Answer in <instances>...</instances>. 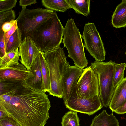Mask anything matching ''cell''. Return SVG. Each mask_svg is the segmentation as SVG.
Returning a JSON list of instances; mask_svg holds the SVG:
<instances>
[{"label": "cell", "mask_w": 126, "mask_h": 126, "mask_svg": "<svg viewBox=\"0 0 126 126\" xmlns=\"http://www.w3.org/2000/svg\"><path fill=\"white\" fill-rule=\"evenodd\" d=\"M24 86L8 102L1 106L21 126H44L49 118L51 104L48 95L45 92H37Z\"/></svg>", "instance_id": "obj_1"}, {"label": "cell", "mask_w": 126, "mask_h": 126, "mask_svg": "<svg viewBox=\"0 0 126 126\" xmlns=\"http://www.w3.org/2000/svg\"><path fill=\"white\" fill-rule=\"evenodd\" d=\"M64 28L57 13L31 32L30 36L40 50L45 53L60 46Z\"/></svg>", "instance_id": "obj_2"}, {"label": "cell", "mask_w": 126, "mask_h": 126, "mask_svg": "<svg viewBox=\"0 0 126 126\" xmlns=\"http://www.w3.org/2000/svg\"><path fill=\"white\" fill-rule=\"evenodd\" d=\"M43 54L50 74L51 90L48 93L54 97L62 98H63L62 78L70 65L64 51L60 46Z\"/></svg>", "instance_id": "obj_3"}, {"label": "cell", "mask_w": 126, "mask_h": 126, "mask_svg": "<svg viewBox=\"0 0 126 126\" xmlns=\"http://www.w3.org/2000/svg\"><path fill=\"white\" fill-rule=\"evenodd\" d=\"M63 34L62 42L67 49L68 57L73 60L75 66L83 69L87 66L88 63L85 53L82 36L73 19L67 20Z\"/></svg>", "instance_id": "obj_4"}, {"label": "cell", "mask_w": 126, "mask_h": 126, "mask_svg": "<svg viewBox=\"0 0 126 126\" xmlns=\"http://www.w3.org/2000/svg\"><path fill=\"white\" fill-rule=\"evenodd\" d=\"M115 61L94 62L91 66L98 75L99 97L103 107L109 106L115 88L113 85Z\"/></svg>", "instance_id": "obj_5"}, {"label": "cell", "mask_w": 126, "mask_h": 126, "mask_svg": "<svg viewBox=\"0 0 126 126\" xmlns=\"http://www.w3.org/2000/svg\"><path fill=\"white\" fill-rule=\"evenodd\" d=\"M56 13L47 9H29L26 7L22 8L16 19L18 28L22 33V40L29 36L42 23L54 16Z\"/></svg>", "instance_id": "obj_6"}, {"label": "cell", "mask_w": 126, "mask_h": 126, "mask_svg": "<svg viewBox=\"0 0 126 126\" xmlns=\"http://www.w3.org/2000/svg\"><path fill=\"white\" fill-rule=\"evenodd\" d=\"M84 69L70 97L73 96L78 98L87 99L96 96H99L97 74L91 66Z\"/></svg>", "instance_id": "obj_7"}, {"label": "cell", "mask_w": 126, "mask_h": 126, "mask_svg": "<svg viewBox=\"0 0 126 126\" xmlns=\"http://www.w3.org/2000/svg\"><path fill=\"white\" fill-rule=\"evenodd\" d=\"M82 37L84 46L96 62H102L105 59L104 44L94 23H88L84 25Z\"/></svg>", "instance_id": "obj_8"}, {"label": "cell", "mask_w": 126, "mask_h": 126, "mask_svg": "<svg viewBox=\"0 0 126 126\" xmlns=\"http://www.w3.org/2000/svg\"><path fill=\"white\" fill-rule=\"evenodd\" d=\"M64 104L71 110L89 115L94 114L103 107L99 96L87 99L71 97Z\"/></svg>", "instance_id": "obj_9"}, {"label": "cell", "mask_w": 126, "mask_h": 126, "mask_svg": "<svg viewBox=\"0 0 126 126\" xmlns=\"http://www.w3.org/2000/svg\"><path fill=\"white\" fill-rule=\"evenodd\" d=\"M84 70L75 65L70 66L63 75L62 84L64 103L70 98L79 79Z\"/></svg>", "instance_id": "obj_10"}, {"label": "cell", "mask_w": 126, "mask_h": 126, "mask_svg": "<svg viewBox=\"0 0 126 126\" xmlns=\"http://www.w3.org/2000/svg\"><path fill=\"white\" fill-rule=\"evenodd\" d=\"M20 61L29 71L40 51L29 36L25 37L19 47Z\"/></svg>", "instance_id": "obj_11"}, {"label": "cell", "mask_w": 126, "mask_h": 126, "mask_svg": "<svg viewBox=\"0 0 126 126\" xmlns=\"http://www.w3.org/2000/svg\"><path fill=\"white\" fill-rule=\"evenodd\" d=\"M34 75L22 64L6 68H0V82L24 81Z\"/></svg>", "instance_id": "obj_12"}, {"label": "cell", "mask_w": 126, "mask_h": 126, "mask_svg": "<svg viewBox=\"0 0 126 126\" xmlns=\"http://www.w3.org/2000/svg\"><path fill=\"white\" fill-rule=\"evenodd\" d=\"M29 71L34 75L32 77L27 78L23 82L24 85L37 92H44L39 54L33 63Z\"/></svg>", "instance_id": "obj_13"}, {"label": "cell", "mask_w": 126, "mask_h": 126, "mask_svg": "<svg viewBox=\"0 0 126 126\" xmlns=\"http://www.w3.org/2000/svg\"><path fill=\"white\" fill-rule=\"evenodd\" d=\"M126 101V77L115 88L109 106L112 112L122 106Z\"/></svg>", "instance_id": "obj_14"}, {"label": "cell", "mask_w": 126, "mask_h": 126, "mask_svg": "<svg viewBox=\"0 0 126 126\" xmlns=\"http://www.w3.org/2000/svg\"><path fill=\"white\" fill-rule=\"evenodd\" d=\"M111 23L116 28L126 27V0H123L116 7L111 19Z\"/></svg>", "instance_id": "obj_15"}, {"label": "cell", "mask_w": 126, "mask_h": 126, "mask_svg": "<svg viewBox=\"0 0 126 126\" xmlns=\"http://www.w3.org/2000/svg\"><path fill=\"white\" fill-rule=\"evenodd\" d=\"M90 126H119V122L113 112L109 114L105 110L93 118Z\"/></svg>", "instance_id": "obj_16"}, {"label": "cell", "mask_w": 126, "mask_h": 126, "mask_svg": "<svg viewBox=\"0 0 126 126\" xmlns=\"http://www.w3.org/2000/svg\"><path fill=\"white\" fill-rule=\"evenodd\" d=\"M75 12L87 16L90 13V0H66Z\"/></svg>", "instance_id": "obj_17"}, {"label": "cell", "mask_w": 126, "mask_h": 126, "mask_svg": "<svg viewBox=\"0 0 126 126\" xmlns=\"http://www.w3.org/2000/svg\"><path fill=\"white\" fill-rule=\"evenodd\" d=\"M18 49L7 53L4 56L0 57V68L7 67L19 64L20 56Z\"/></svg>", "instance_id": "obj_18"}, {"label": "cell", "mask_w": 126, "mask_h": 126, "mask_svg": "<svg viewBox=\"0 0 126 126\" xmlns=\"http://www.w3.org/2000/svg\"><path fill=\"white\" fill-rule=\"evenodd\" d=\"M41 72L43 79L44 92H49L51 90V83L49 70L43 52L39 53Z\"/></svg>", "instance_id": "obj_19"}, {"label": "cell", "mask_w": 126, "mask_h": 126, "mask_svg": "<svg viewBox=\"0 0 126 126\" xmlns=\"http://www.w3.org/2000/svg\"><path fill=\"white\" fill-rule=\"evenodd\" d=\"M42 4L47 9L64 12L70 7L66 0H42Z\"/></svg>", "instance_id": "obj_20"}, {"label": "cell", "mask_w": 126, "mask_h": 126, "mask_svg": "<svg viewBox=\"0 0 126 126\" xmlns=\"http://www.w3.org/2000/svg\"><path fill=\"white\" fill-rule=\"evenodd\" d=\"M22 41V33L20 29L18 28L9 39L6 46V53L18 48Z\"/></svg>", "instance_id": "obj_21"}, {"label": "cell", "mask_w": 126, "mask_h": 126, "mask_svg": "<svg viewBox=\"0 0 126 126\" xmlns=\"http://www.w3.org/2000/svg\"><path fill=\"white\" fill-rule=\"evenodd\" d=\"M62 126H79V119L77 112L70 110L62 118Z\"/></svg>", "instance_id": "obj_22"}, {"label": "cell", "mask_w": 126, "mask_h": 126, "mask_svg": "<svg viewBox=\"0 0 126 126\" xmlns=\"http://www.w3.org/2000/svg\"><path fill=\"white\" fill-rule=\"evenodd\" d=\"M24 87L22 81H5L0 82V95Z\"/></svg>", "instance_id": "obj_23"}, {"label": "cell", "mask_w": 126, "mask_h": 126, "mask_svg": "<svg viewBox=\"0 0 126 126\" xmlns=\"http://www.w3.org/2000/svg\"><path fill=\"white\" fill-rule=\"evenodd\" d=\"M126 63H116L114 66L113 85L115 88L124 79V73Z\"/></svg>", "instance_id": "obj_24"}, {"label": "cell", "mask_w": 126, "mask_h": 126, "mask_svg": "<svg viewBox=\"0 0 126 126\" xmlns=\"http://www.w3.org/2000/svg\"><path fill=\"white\" fill-rule=\"evenodd\" d=\"M16 15L13 10L0 12V29L5 23L15 20Z\"/></svg>", "instance_id": "obj_25"}, {"label": "cell", "mask_w": 126, "mask_h": 126, "mask_svg": "<svg viewBox=\"0 0 126 126\" xmlns=\"http://www.w3.org/2000/svg\"><path fill=\"white\" fill-rule=\"evenodd\" d=\"M24 87H24L22 88L14 90L0 94V105H4L5 103L8 102L14 95L22 90Z\"/></svg>", "instance_id": "obj_26"}, {"label": "cell", "mask_w": 126, "mask_h": 126, "mask_svg": "<svg viewBox=\"0 0 126 126\" xmlns=\"http://www.w3.org/2000/svg\"><path fill=\"white\" fill-rule=\"evenodd\" d=\"M17 0H0V12L12 10L15 6Z\"/></svg>", "instance_id": "obj_27"}, {"label": "cell", "mask_w": 126, "mask_h": 126, "mask_svg": "<svg viewBox=\"0 0 126 126\" xmlns=\"http://www.w3.org/2000/svg\"><path fill=\"white\" fill-rule=\"evenodd\" d=\"M5 32L2 30H0V57L6 54L5 44Z\"/></svg>", "instance_id": "obj_28"}, {"label": "cell", "mask_w": 126, "mask_h": 126, "mask_svg": "<svg viewBox=\"0 0 126 126\" xmlns=\"http://www.w3.org/2000/svg\"><path fill=\"white\" fill-rule=\"evenodd\" d=\"M0 126H18L17 123L8 116L0 121Z\"/></svg>", "instance_id": "obj_29"}, {"label": "cell", "mask_w": 126, "mask_h": 126, "mask_svg": "<svg viewBox=\"0 0 126 126\" xmlns=\"http://www.w3.org/2000/svg\"><path fill=\"white\" fill-rule=\"evenodd\" d=\"M18 28L17 20L11 29L9 31L5 32V44L6 46L10 37L13 34L16 30Z\"/></svg>", "instance_id": "obj_30"}, {"label": "cell", "mask_w": 126, "mask_h": 126, "mask_svg": "<svg viewBox=\"0 0 126 126\" xmlns=\"http://www.w3.org/2000/svg\"><path fill=\"white\" fill-rule=\"evenodd\" d=\"M16 21V20H14L4 23L2 25L0 30H2L5 32L9 31L11 29Z\"/></svg>", "instance_id": "obj_31"}, {"label": "cell", "mask_w": 126, "mask_h": 126, "mask_svg": "<svg viewBox=\"0 0 126 126\" xmlns=\"http://www.w3.org/2000/svg\"><path fill=\"white\" fill-rule=\"evenodd\" d=\"M37 3L36 0H20L19 1V5L23 7H26L28 6Z\"/></svg>", "instance_id": "obj_32"}, {"label": "cell", "mask_w": 126, "mask_h": 126, "mask_svg": "<svg viewBox=\"0 0 126 126\" xmlns=\"http://www.w3.org/2000/svg\"><path fill=\"white\" fill-rule=\"evenodd\" d=\"M114 112L119 114H123L126 113V101L122 106Z\"/></svg>", "instance_id": "obj_33"}, {"label": "cell", "mask_w": 126, "mask_h": 126, "mask_svg": "<svg viewBox=\"0 0 126 126\" xmlns=\"http://www.w3.org/2000/svg\"><path fill=\"white\" fill-rule=\"evenodd\" d=\"M9 116L8 114L5 112V110L0 109V121L3 120Z\"/></svg>", "instance_id": "obj_34"}, {"label": "cell", "mask_w": 126, "mask_h": 126, "mask_svg": "<svg viewBox=\"0 0 126 126\" xmlns=\"http://www.w3.org/2000/svg\"><path fill=\"white\" fill-rule=\"evenodd\" d=\"M18 126H21L18 123Z\"/></svg>", "instance_id": "obj_35"}, {"label": "cell", "mask_w": 126, "mask_h": 126, "mask_svg": "<svg viewBox=\"0 0 126 126\" xmlns=\"http://www.w3.org/2000/svg\"><path fill=\"white\" fill-rule=\"evenodd\" d=\"M125 54L126 55V52H125Z\"/></svg>", "instance_id": "obj_36"}]
</instances>
